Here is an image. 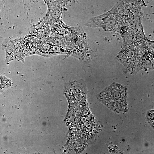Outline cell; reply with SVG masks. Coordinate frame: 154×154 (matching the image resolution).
<instances>
[{"instance_id": "5", "label": "cell", "mask_w": 154, "mask_h": 154, "mask_svg": "<svg viewBox=\"0 0 154 154\" xmlns=\"http://www.w3.org/2000/svg\"><path fill=\"white\" fill-rule=\"evenodd\" d=\"M12 84L11 80L0 74V90L7 88Z\"/></svg>"}, {"instance_id": "3", "label": "cell", "mask_w": 154, "mask_h": 154, "mask_svg": "<svg viewBox=\"0 0 154 154\" xmlns=\"http://www.w3.org/2000/svg\"><path fill=\"white\" fill-rule=\"evenodd\" d=\"M50 36L64 37L78 33L81 30L80 28L66 25L62 21L50 25Z\"/></svg>"}, {"instance_id": "4", "label": "cell", "mask_w": 154, "mask_h": 154, "mask_svg": "<svg viewBox=\"0 0 154 154\" xmlns=\"http://www.w3.org/2000/svg\"><path fill=\"white\" fill-rule=\"evenodd\" d=\"M50 31L49 25L43 19L31 27L30 33L45 42L47 41L49 37Z\"/></svg>"}, {"instance_id": "6", "label": "cell", "mask_w": 154, "mask_h": 154, "mask_svg": "<svg viewBox=\"0 0 154 154\" xmlns=\"http://www.w3.org/2000/svg\"><path fill=\"white\" fill-rule=\"evenodd\" d=\"M146 120L152 128H154V110L148 111L147 113Z\"/></svg>"}, {"instance_id": "2", "label": "cell", "mask_w": 154, "mask_h": 154, "mask_svg": "<svg viewBox=\"0 0 154 154\" xmlns=\"http://www.w3.org/2000/svg\"><path fill=\"white\" fill-rule=\"evenodd\" d=\"M85 25L90 28H100L105 30L119 32H120L124 26L121 19L110 10L102 15L91 18Z\"/></svg>"}, {"instance_id": "1", "label": "cell", "mask_w": 154, "mask_h": 154, "mask_svg": "<svg viewBox=\"0 0 154 154\" xmlns=\"http://www.w3.org/2000/svg\"><path fill=\"white\" fill-rule=\"evenodd\" d=\"M127 88L125 86L113 83L101 92L97 98L109 109L119 112L127 110Z\"/></svg>"}, {"instance_id": "7", "label": "cell", "mask_w": 154, "mask_h": 154, "mask_svg": "<svg viewBox=\"0 0 154 154\" xmlns=\"http://www.w3.org/2000/svg\"><path fill=\"white\" fill-rule=\"evenodd\" d=\"M2 1H1V0H0V10L1 8V7L2 4Z\"/></svg>"}]
</instances>
